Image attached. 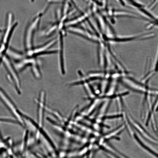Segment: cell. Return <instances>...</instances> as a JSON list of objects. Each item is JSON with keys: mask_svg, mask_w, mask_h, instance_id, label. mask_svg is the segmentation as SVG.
Returning a JSON list of instances; mask_svg holds the SVG:
<instances>
[{"mask_svg": "<svg viewBox=\"0 0 158 158\" xmlns=\"http://www.w3.org/2000/svg\"><path fill=\"white\" fill-rule=\"evenodd\" d=\"M3 62L8 74V78L15 92L18 95L22 92L21 84L17 70L7 56L3 59Z\"/></svg>", "mask_w": 158, "mask_h": 158, "instance_id": "1", "label": "cell"}, {"mask_svg": "<svg viewBox=\"0 0 158 158\" xmlns=\"http://www.w3.org/2000/svg\"><path fill=\"white\" fill-rule=\"evenodd\" d=\"M0 101L9 111L21 123H23L21 111L4 90L0 87Z\"/></svg>", "mask_w": 158, "mask_h": 158, "instance_id": "2", "label": "cell"}, {"mask_svg": "<svg viewBox=\"0 0 158 158\" xmlns=\"http://www.w3.org/2000/svg\"><path fill=\"white\" fill-rule=\"evenodd\" d=\"M45 93L44 91L40 92L37 101V112L38 120L39 122L41 123L42 120L44 111L46 109L45 107Z\"/></svg>", "mask_w": 158, "mask_h": 158, "instance_id": "3", "label": "cell"}, {"mask_svg": "<svg viewBox=\"0 0 158 158\" xmlns=\"http://www.w3.org/2000/svg\"><path fill=\"white\" fill-rule=\"evenodd\" d=\"M59 39V64L61 73L62 75L65 73V59L63 52V37L60 36Z\"/></svg>", "mask_w": 158, "mask_h": 158, "instance_id": "4", "label": "cell"}, {"mask_svg": "<svg viewBox=\"0 0 158 158\" xmlns=\"http://www.w3.org/2000/svg\"><path fill=\"white\" fill-rule=\"evenodd\" d=\"M135 138L136 139V140L138 141V142L145 149L147 150L148 151H149L150 152H151L152 154H154L155 155V153H154V152H153L150 149L148 148L147 147V146H145L140 141V140L136 136V135H135Z\"/></svg>", "mask_w": 158, "mask_h": 158, "instance_id": "5", "label": "cell"}]
</instances>
